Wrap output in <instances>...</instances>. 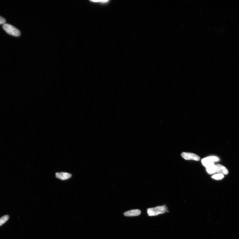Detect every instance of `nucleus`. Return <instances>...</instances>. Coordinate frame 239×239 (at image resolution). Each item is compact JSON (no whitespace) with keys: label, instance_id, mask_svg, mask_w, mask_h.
I'll list each match as a JSON object with an SVG mask.
<instances>
[{"label":"nucleus","instance_id":"nucleus-1","mask_svg":"<svg viewBox=\"0 0 239 239\" xmlns=\"http://www.w3.org/2000/svg\"><path fill=\"white\" fill-rule=\"evenodd\" d=\"M168 208L166 205L158 206L157 207L148 208L147 209V213L149 216H154L164 214L168 212Z\"/></svg>","mask_w":239,"mask_h":239},{"label":"nucleus","instance_id":"nucleus-2","mask_svg":"<svg viewBox=\"0 0 239 239\" xmlns=\"http://www.w3.org/2000/svg\"><path fill=\"white\" fill-rule=\"evenodd\" d=\"M3 28L8 34L14 36H19L20 35V31L17 29L13 26L8 24H4Z\"/></svg>","mask_w":239,"mask_h":239},{"label":"nucleus","instance_id":"nucleus-3","mask_svg":"<svg viewBox=\"0 0 239 239\" xmlns=\"http://www.w3.org/2000/svg\"><path fill=\"white\" fill-rule=\"evenodd\" d=\"M219 160V158L216 157H210L203 158L202 160L203 165L206 168L214 165V162Z\"/></svg>","mask_w":239,"mask_h":239},{"label":"nucleus","instance_id":"nucleus-4","mask_svg":"<svg viewBox=\"0 0 239 239\" xmlns=\"http://www.w3.org/2000/svg\"><path fill=\"white\" fill-rule=\"evenodd\" d=\"M181 155L182 157L186 160L199 161L200 160V158L198 155L192 153L183 152Z\"/></svg>","mask_w":239,"mask_h":239},{"label":"nucleus","instance_id":"nucleus-5","mask_svg":"<svg viewBox=\"0 0 239 239\" xmlns=\"http://www.w3.org/2000/svg\"><path fill=\"white\" fill-rule=\"evenodd\" d=\"M56 178L61 179L62 180H64L70 178L71 175L70 173L66 172H59L56 173Z\"/></svg>","mask_w":239,"mask_h":239},{"label":"nucleus","instance_id":"nucleus-6","mask_svg":"<svg viewBox=\"0 0 239 239\" xmlns=\"http://www.w3.org/2000/svg\"><path fill=\"white\" fill-rule=\"evenodd\" d=\"M141 214V211L138 209L133 210L125 212L124 216L127 217H134L138 216Z\"/></svg>","mask_w":239,"mask_h":239},{"label":"nucleus","instance_id":"nucleus-7","mask_svg":"<svg viewBox=\"0 0 239 239\" xmlns=\"http://www.w3.org/2000/svg\"><path fill=\"white\" fill-rule=\"evenodd\" d=\"M217 170L216 173H220L225 175L228 174L229 173L228 170L225 167L220 164H217Z\"/></svg>","mask_w":239,"mask_h":239},{"label":"nucleus","instance_id":"nucleus-8","mask_svg":"<svg viewBox=\"0 0 239 239\" xmlns=\"http://www.w3.org/2000/svg\"><path fill=\"white\" fill-rule=\"evenodd\" d=\"M207 169V171L209 174H212L216 173L217 169V167L215 164L214 165L209 166Z\"/></svg>","mask_w":239,"mask_h":239},{"label":"nucleus","instance_id":"nucleus-9","mask_svg":"<svg viewBox=\"0 0 239 239\" xmlns=\"http://www.w3.org/2000/svg\"><path fill=\"white\" fill-rule=\"evenodd\" d=\"M9 216L7 215H5L0 218V226L5 223L8 220Z\"/></svg>","mask_w":239,"mask_h":239},{"label":"nucleus","instance_id":"nucleus-10","mask_svg":"<svg viewBox=\"0 0 239 239\" xmlns=\"http://www.w3.org/2000/svg\"><path fill=\"white\" fill-rule=\"evenodd\" d=\"M224 177L223 174L222 173H219L215 174L212 176V177L214 179H216V180H221Z\"/></svg>","mask_w":239,"mask_h":239},{"label":"nucleus","instance_id":"nucleus-11","mask_svg":"<svg viewBox=\"0 0 239 239\" xmlns=\"http://www.w3.org/2000/svg\"><path fill=\"white\" fill-rule=\"evenodd\" d=\"M5 22L6 20L4 18L0 16V25L2 24L4 25L5 24Z\"/></svg>","mask_w":239,"mask_h":239}]
</instances>
